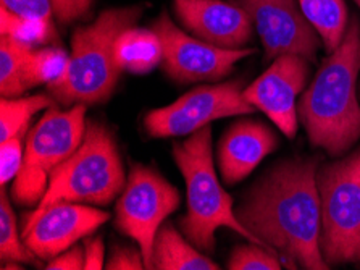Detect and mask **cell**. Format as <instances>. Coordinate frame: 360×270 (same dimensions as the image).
I'll return each mask as SVG.
<instances>
[{
    "instance_id": "4",
    "label": "cell",
    "mask_w": 360,
    "mask_h": 270,
    "mask_svg": "<svg viewBox=\"0 0 360 270\" xmlns=\"http://www.w3.org/2000/svg\"><path fill=\"white\" fill-rule=\"evenodd\" d=\"M173 159L186 183L188 211L179 219V228L191 243L212 254L217 230L230 228L250 243L264 246L239 222L231 196L220 185L212 154L210 125L189 135L188 140L174 142Z\"/></svg>"
},
{
    "instance_id": "27",
    "label": "cell",
    "mask_w": 360,
    "mask_h": 270,
    "mask_svg": "<svg viewBox=\"0 0 360 270\" xmlns=\"http://www.w3.org/2000/svg\"><path fill=\"white\" fill-rule=\"evenodd\" d=\"M2 5L21 16L41 18L52 23V0H2Z\"/></svg>"
},
{
    "instance_id": "13",
    "label": "cell",
    "mask_w": 360,
    "mask_h": 270,
    "mask_svg": "<svg viewBox=\"0 0 360 270\" xmlns=\"http://www.w3.org/2000/svg\"><path fill=\"white\" fill-rule=\"evenodd\" d=\"M310 78V62L301 55L276 57L264 75L244 87L243 97L264 112L288 140L297 133V96Z\"/></svg>"
},
{
    "instance_id": "28",
    "label": "cell",
    "mask_w": 360,
    "mask_h": 270,
    "mask_svg": "<svg viewBox=\"0 0 360 270\" xmlns=\"http://www.w3.org/2000/svg\"><path fill=\"white\" fill-rule=\"evenodd\" d=\"M52 7L60 23L70 25L91 12L92 0H52Z\"/></svg>"
},
{
    "instance_id": "17",
    "label": "cell",
    "mask_w": 360,
    "mask_h": 270,
    "mask_svg": "<svg viewBox=\"0 0 360 270\" xmlns=\"http://www.w3.org/2000/svg\"><path fill=\"white\" fill-rule=\"evenodd\" d=\"M162 59V41L154 30L131 26L117 37L115 62L122 71L146 75L159 67Z\"/></svg>"
},
{
    "instance_id": "6",
    "label": "cell",
    "mask_w": 360,
    "mask_h": 270,
    "mask_svg": "<svg viewBox=\"0 0 360 270\" xmlns=\"http://www.w3.org/2000/svg\"><path fill=\"white\" fill-rule=\"evenodd\" d=\"M320 250L330 267H360V147L338 161L319 165Z\"/></svg>"
},
{
    "instance_id": "15",
    "label": "cell",
    "mask_w": 360,
    "mask_h": 270,
    "mask_svg": "<svg viewBox=\"0 0 360 270\" xmlns=\"http://www.w3.org/2000/svg\"><path fill=\"white\" fill-rule=\"evenodd\" d=\"M276 147L278 136L269 125L259 120L234 122L218 142L217 159L223 181L238 185Z\"/></svg>"
},
{
    "instance_id": "21",
    "label": "cell",
    "mask_w": 360,
    "mask_h": 270,
    "mask_svg": "<svg viewBox=\"0 0 360 270\" xmlns=\"http://www.w3.org/2000/svg\"><path fill=\"white\" fill-rule=\"evenodd\" d=\"M16 217L12 204H10L7 190L2 186L0 192V261L2 264L16 262V264H39L30 247L25 245L23 238L20 240L18 230H16Z\"/></svg>"
},
{
    "instance_id": "20",
    "label": "cell",
    "mask_w": 360,
    "mask_h": 270,
    "mask_svg": "<svg viewBox=\"0 0 360 270\" xmlns=\"http://www.w3.org/2000/svg\"><path fill=\"white\" fill-rule=\"evenodd\" d=\"M31 46L2 35L0 37V92L2 97H20L28 91L25 80Z\"/></svg>"
},
{
    "instance_id": "5",
    "label": "cell",
    "mask_w": 360,
    "mask_h": 270,
    "mask_svg": "<svg viewBox=\"0 0 360 270\" xmlns=\"http://www.w3.org/2000/svg\"><path fill=\"white\" fill-rule=\"evenodd\" d=\"M127 185L122 157L113 133L105 125L87 120L78 149L53 170L42 201L34 211L57 202L108 206Z\"/></svg>"
},
{
    "instance_id": "26",
    "label": "cell",
    "mask_w": 360,
    "mask_h": 270,
    "mask_svg": "<svg viewBox=\"0 0 360 270\" xmlns=\"http://www.w3.org/2000/svg\"><path fill=\"white\" fill-rule=\"evenodd\" d=\"M105 269L108 270H143L146 267V261L141 250L133 246L113 245L110 254L105 262Z\"/></svg>"
},
{
    "instance_id": "1",
    "label": "cell",
    "mask_w": 360,
    "mask_h": 270,
    "mask_svg": "<svg viewBox=\"0 0 360 270\" xmlns=\"http://www.w3.org/2000/svg\"><path fill=\"white\" fill-rule=\"evenodd\" d=\"M319 162L291 157L275 164L234 207L239 222L280 256L285 269H331L320 250Z\"/></svg>"
},
{
    "instance_id": "31",
    "label": "cell",
    "mask_w": 360,
    "mask_h": 270,
    "mask_svg": "<svg viewBox=\"0 0 360 270\" xmlns=\"http://www.w3.org/2000/svg\"><path fill=\"white\" fill-rule=\"evenodd\" d=\"M354 2H356V4H357V7L360 8V0H354Z\"/></svg>"
},
{
    "instance_id": "9",
    "label": "cell",
    "mask_w": 360,
    "mask_h": 270,
    "mask_svg": "<svg viewBox=\"0 0 360 270\" xmlns=\"http://www.w3.org/2000/svg\"><path fill=\"white\" fill-rule=\"evenodd\" d=\"M243 91V80L199 86L170 106L150 110L144 128L152 137L189 136L218 118L252 113L255 109L245 102Z\"/></svg>"
},
{
    "instance_id": "7",
    "label": "cell",
    "mask_w": 360,
    "mask_h": 270,
    "mask_svg": "<svg viewBox=\"0 0 360 270\" xmlns=\"http://www.w3.org/2000/svg\"><path fill=\"white\" fill-rule=\"evenodd\" d=\"M86 106L68 110L51 109L26 137L23 165L13 180V202L37 207L46 195L53 170L78 149L86 131Z\"/></svg>"
},
{
    "instance_id": "30",
    "label": "cell",
    "mask_w": 360,
    "mask_h": 270,
    "mask_svg": "<svg viewBox=\"0 0 360 270\" xmlns=\"http://www.w3.org/2000/svg\"><path fill=\"white\" fill-rule=\"evenodd\" d=\"M84 270L105 269V247L101 236L84 240Z\"/></svg>"
},
{
    "instance_id": "12",
    "label": "cell",
    "mask_w": 360,
    "mask_h": 270,
    "mask_svg": "<svg viewBox=\"0 0 360 270\" xmlns=\"http://www.w3.org/2000/svg\"><path fill=\"white\" fill-rule=\"evenodd\" d=\"M108 219V212L87 204L57 202L28 214L21 238L39 261H51L94 233Z\"/></svg>"
},
{
    "instance_id": "25",
    "label": "cell",
    "mask_w": 360,
    "mask_h": 270,
    "mask_svg": "<svg viewBox=\"0 0 360 270\" xmlns=\"http://www.w3.org/2000/svg\"><path fill=\"white\" fill-rule=\"evenodd\" d=\"M23 141L21 136L10 137L7 141H2L0 146V181L2 186H5L10 181L16 178V175L20 173L21 165H23Z\"/></svg>"
},
{
    "instance_id": "19",
    "label": "cell",
    "mask_w": 360,
    "mask_h": 270,
    "mask_svg": "<svg viewBox=\"0 0 360 270\" xmlns=\"http://www.w3.org/2000/svg\"><path fill=\"white\" fill-rule=\"evenodd\" d=\"M53 99L46 94L30 97H2L0 101V141L23 136L37 112L53 107Z\"/></svg>"
},
{
    "instance_id": "10",
    "label": "cell",
    "mask_w": 360,
    "mask_h": 270,
    "mask_svg": "<svg viewBox=\"0 0 360 270\" xmlns=\"http://www.w3.org/2000/svg\"><path fill=\"white\" fill-rule=\"evenodd\" d=\"M152 30L163 47L162 70L179 85L195 81H218L233 71L239 60L255 54V49H221L179 30L167 12L154 20Z\"/></svg>"
},
{
    "instance_id": "23",
    "label": "cell",
    "mask_w": 360,
    "mask_h": 270,
    "mask_svg": "<svg viewBox=\"0 0 360 270\" xmlns=\"http://www.w3.org/2000/svg\"><path fill=\"white\" fill-rule=\"evenodd\" d=\"M0 31H2V35L13 37V39L23 44H28L31 47L52 41L53 36H56L53 26L49 21L21 16L12 12V10L5 8L4 5L2 10H0Z\"/></svg>"
},
{
    "instance_id": "16",
    "label": "cell",
    "mask_w": 360,
    "mask_h": 270,
    "mask_svg": "<svg viewBox=\"0 0 360 270\" xmlns=\"http://www.w3.org/2000/svg\"><path fill=\"white\" fill-rule=\"evenodd\" d=\"M152 270H218L220 266L198 250L172 223H163L152 247Z\"/></svg>"
},
{
    "instance_id": "11",
    "label": "cell",
    "mask_w": 360,
    "mask_h": 270,
    "mask_svg": "<svg viewBox=\"0 0 360 270\" xmlns=\"http://www.w3.org/2000/svg\"><path fill=\"white\" fill-rule=\"evenodd\" d=\"M252 18L265 60L285 54L301 55L310 63L317 62L321 37L305 18L296 0H234Z\"/></svg>"
},
{
    "instance_id": "24",
    "label": "cell",
    "mask_w": 360,
    "mask_h": 270,
    "mask_svg": "<svg viewBox=\"0 0 360 270\" xmlns=\"http://www.w3.org/2000/svg\"><path fill=\"white\" fill-rule=\"evenodd\" d=\"M230 270H281L283 262L280 256L269 247L250 243L239 245L231 251L228 259Z\"/></svg>"
},
{
    "instance_id": "3",
    "label": "cell",
    "mask_w": 360,
    "mask_h": 270,
    "mask_svg": "<svg viewBox=\"0 0 360 270\" xmlns=\"http://www.w3.org/2000/svg\"><path fill=\"white\" fill-rule=\"evenodd\" d=\"M143 5L108 8L94 23L73 32L67 70L47 85L49 92L65 107L105 102L115 91L122 68L115 62V41L124 30L136 26Z\"/></svg>"
},
{
    "instance_id": "8",
    "label": "cell",
    "mask_w": 360,
    "mask_h": 270,
    "mask_svg": "<svg viewBox=\"0 0 360 270\" xmlns=\"http://www.w3.org/2000/svg\"><path fill=\"white\" fill-rule=\"evenodd\" d=\"M181 204L179 191L155 168L134 164L127 185L115 206V227L129 236L143 252L146 267L150 269L155 235L165 219Z\"/></svg>"
},
{
    "instance_id": "18",
    "label": "cell",
    "mask_w": 360,
    "mask_h": 270,
    "mask_svg": "<svg viewBox=\"0 0 360 270\" xmlns=\"http://www.w3.org/2000/svg\"><path fill=\"white\" fill-rule=\"evenodd\" d=\"M305 18L315 27L323 42L325 51L331 54L340 46L349 25L345 0H297Z\"/></svg>"
},
{
    "instance_id": "22",
    "label": "cell",
    "mask_w": 360,
    "mask_h": 270,
    "mask_svg": "<svg viewBox=\"0 0 360 270\" xmlns=\"http://www.w3.org/2000/svg\"><path fill=\"white\" fill-rule=\"evenodd\" d=\"M70 55L60 47L31 49L25 65V80L28 90L41 85H51L67 70Z\"/></svg>"
},
{
    "instance_id": "14",
    "label": "cell",
    "mask_w": 360,
    "mask_h": 270,
    "mask_svg": "<svg viewBox=\"0 0 360 270\" xmlns=\"http://www.w3.org/2000/svg\"><path fill=\"white\" fill-rule=\"evenodd\" d=\"M178 20L200 41L221 49H244L254 21L238 4L221 0H173Z\"/></svg>"
},
{
    "instance_id": "2",
    "label": "cell",
    "mask_w": 360,
    "mask_h": 270,
    "mask_svg": "<svg viewBox=\"0 0 360 270\" xmlns=\"http://www.w3.org/2000/svg\"><path fill=\"white\" fill-rule=\"evenodd\" d=\"M360 20L352 15L338 49L323 60L297 104V115L314 147L342 157L360 140Z\"/></svg>"
},
{
    "instance_id": "29",
    "label": "cell",
    "mask_w": 360,
    "mask_h": 270,
    "mask_svg": "<svg viewBox=\"0 0 360 270\" xmlns=\"http://www.w3.org/2000/svg\"><path fill=\"white\" fill-rule=\"evenodd\" d=\"M47 270H81L84 269V247L72 246L62 254L51 259L46 264Z\"/></svg>"
}]
</instances>
